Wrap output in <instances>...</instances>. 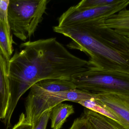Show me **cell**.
<instances>
[{"label": "cell", "mask_w": 129, "mask_h": 129, "mask_svg": "<svg viewBox=\"0 0 129 129\" xmlns=\"http://www.w3.org/2000/svg\"><path fill=\"white\" fill-rule=\"evenodd\" d=\"M8 62L10 99L8 110L14 111L20 98L37 83L48 79L71 80L91 66L88 61L69 51L55 38L20 45Z\"/></svg>", "instance_id": "cell-1"}, {"label": "cell", "mask_w": 129, "mask_h": 129, "mask_svg": "<svg viewBox=\"0 0 129 129\" xmlns=\"http://www.w3.org/2000/svg\"><path fill=\"white\" fill-rule=\"evenodd\" d=\"M57 33L70 38V49L78 50L89 57L91 66L129 75V54L116 50L104 43L86 24L68 28L53 27Z\"/></svg>", "instance_id": "cell-2"}, {"label": "cell", "mask_w": 129, "mask_h": 129, "mask_svg": "<svg viewBox=\"0 0 129 129\" xmlns=\"http://www.w3.org/2000/svg\"><path fill=\"white\" fill-rule=\"evenodd\" d=\"M49 1L10 0L8 20L11 32L21 41L34 35L42 21Z\"/></svg>", "instance_id": "cell-3"}, {"label": "cell", "mask_w": 129, "mask_h": 129, "mask_svg": "<svg viewBox=\"0 0 129 129\" xmlns=\"http://www.w3.org/2000/svg\"><path fill=\"white\" fill-rule=\"evenodd\" d=\"M71 81L79 90L92 94L109 93L129 95V75L90 66L74 75Z\"/></svg>", "instance_id": "cell-4"}, {"label": "cell", "mask_w": 129, "mask_h": 129, "mask_svg": "<svg viewBox=\"0 0 129 129\" xmlns=\"http://www.w3.org/2000/svg\"><path fill=\"white\" fill-rule=\"evenodd\" d=\"M96 98L95 94L76 89L60 92H53L39 89L33 86L25 102V118L33 124L42 114L49 109L65 101L78 103L89 98Z\"/></svg>", "instance_id": "cell-5"}, {"label": "cell", "mask_w": 129, "mask_h": 129, "mask_svg": "<svg viewBox=\"0 0 129 129\" xmlns=\"http://www.w3.org/2000/svg\"><path fill=\"white\" fill-rule=\"evenodd\" d=\"M129 5V0H117L113 4L91 8H78L74 5L59 17L57 26L68 28L87 23L105 21Z\"/></svg>", "instance_id": "cell-6"}, {"label": "cell", "mask_w": 129, "mask_h": 129, "mask_svg": "<svg viewBox=\"0 0 129 129\" xmlns=\"http://www.w3.org/2000/svg\"><path fill=\"white\" fill-rule=\"evenodd\" d=\"M95 99L115 116L124 128L129 129V95L117 94H95Z\"/></svg>", "instance_id": "cell-7"}, {"label": "cell", "mask_w": 129, "mask_h": 129, "mask_svg": "<svg viewBox=\"0 0 129 129\" xmlns=\"http://www.w3.org/2000/svg\"><path fill=\"white\" fill-rule=\"evenodd\" d=\"M98 22L86 23L91 30L105 44L123 53L129 54V38L110 28L99 26Z\"/></svg>", "instance_id": "cell-8"}, {"label": "cell", "mask_w": 129, "mask_h": 129, "mask_svg": "<svg viewBox=\"0 0 129 129\" xmlns=\"http://www.w3.org/2000/svg\"><path fill=\"white\" fill-rule=\"evenodd\" d=\"M10 95L8 61L0 49V120L5 118Z\"/></svg>", "instance_id": "cell-9"}, {"label": "cell", "mask_w": 129, "mask_h": 129, "mask_svg": "<svg viewBox=\"0 0 129 129\" xmlns=\"http://www.w3.org/2000/svg\"><path fill=\"white\" fill-rule=\"evenodd\" d=\"M99 26L110 28L129 38V10L125 8L111 16Z\"/></svg>", "instance_id": "cell-10"}, {"label": "cell", "mask_w": 129, "mask_h": 129, "mask_svg": "<svg viewBox=\"0 0 129 129\" xmlns=\"http://www.w3.org/2000/svg\"><path fill=\"white\" fill-rule=\"evenodd\" d=\"M84 115L96 129H125L114 120L87 108Z\"/></svg>", "instance_id": "cell-11"}, {"label": "cell", "mask_w": 129, "mask_h": 129, "mask_svg": "<svg viewBox=\"0 0 129 129\" xmlns=\"http://www.w3.org/2000/svg\"><path fill=\"white\" fill-rule=\"evenodd\" d=\"M39 89L53 92H60L76 89L71 80L48 79L39 81L33 85Z\"/></svg>", "instance_id": "cell-12"}, {"label": "cell", "mask_w": 129, "mask_h": 129, "mask_svg": "<svg viewBox=\"0 0 129 129\" xmlns=\"http://www.w3.org/2000/svg\"><path fill=\"white\" fill-rule=\"evenodd\" d=\"M74 113L73 105L60 103L52 109L50 119L51 120V128L53 129H60L67 119Z\"/></svg>", "instance_id": "cell-13"}, {"label": "cell", "mask_w": 129, "mask_h": 129, "mask_svg": "<svg viewBox=\"0 0 129 129\" xmlns=\"http://www.w3.org/2000/svg\"><path fill=\"white\" fill-rule=\"evenodd\" d=\"M13 39L11 32H8L0 20V49L8 62L11 58L13 51Z\"/></svg>", "instance_id": "cell-14"}, {"label": "cell", "mask_w": 129, "mask_h": 129, "mask_svg": "<svg viewBox=\"0 0 129 129\" xmlns=\"http://www.w3.org/2000/svg\"><path fill=\"white\" fill-rule=\"evenodd\" d=\"M77 103L87 109L107 117L118 123L117 118L105 108L100 101L94 98L82 100Z\"/></svg>", "instance_id": "cell-15"}, {"label": "cell", "mask_w": 129, "mask_h": 129, "mask_svg": "<svg viewBox=\"0 0 129 129\" xmlns=\"http://www.w3.org/2000/svg\"><path fill=\"white\" fill-rule=\"evenodd\" d=\"M117 0H83L75 5L80 8H91L105 6L113 4Z\"/></svg>", "instance_id": "cell-16"}, {"label": "cell", "mask_w": 129, "mask_h": 129, "mask_svg": "<svg viewBox=\"0 0 129 129\" xmlns=\"http://www.w3.org/2000/svg\"><path fill=\"white\" fill-rule=\"evenodd\" d=\"M10 0H0V20L8 32H11L8 20V7Z\"/></svg>", "instance_id": "cell-17"}, {"label": "cell", "mask_w": 129, "mask_h": 129, "mask_svg": "<svg viewBox=\"0 0 129 129\" xmlns=\"http://www.w3.org/2000/svg\"><path fill=\"white\" fill-rule=\"evenodd\" d=\"M69 129H96L84 114L76 119Z\"/></svg>", "instance_id": "cell-18"}, {"label": "cell", "mask_w": 129, "mask_h": 129, "mask_svg": "<svg viewBox=\"0 0 129 129\" xmlns=\"http://www.w3.org/2000/svg\"><path fill=\"white\" fill-rule=\"evenodd\" d=\"M52 109H49L44 112L40 117L33 123V129H46Z\"/></svg>", "instance_id": "cell-19"}, {"label": "cell", "mask_w": 129, "mask_h": 129, "mask_svg": "<svg viewBox=\"0 0 129 129\" xmlns=\"http://www.w3.org/2000/svg\"><path fill=\"white\" fill-rule=\"evenodd\" d=\"M32 124L27 122L25 115L23 113L20 115L19 122L12 129H33Z\"/></svg>", "instance_id": "cell-20"}]
</instances>
